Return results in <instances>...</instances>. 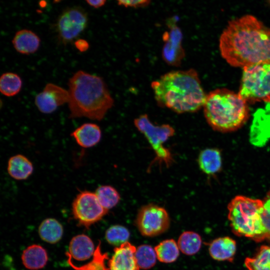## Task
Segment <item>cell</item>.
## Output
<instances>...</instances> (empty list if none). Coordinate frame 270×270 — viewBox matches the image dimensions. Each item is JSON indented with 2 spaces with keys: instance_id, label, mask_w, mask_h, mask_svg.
<instances>
[{
  "instance_id": "cb8c5ba5",
  "label": "cell",
  "mask_w": 270,
  "mask_h": 270,
  "mask_svg": "<svg viewBox=\"0 0 270 270\" xmlns=\"http://www.w3.org/2000/svg\"><path fill=\"white\" fill-rule=\"evenodd\" d=\"M202 244L200 236L192 231L183 232L179 236L178 244L180 250L184 254L192 256L200 250Z\"/></svg>"
},
{
  "instance_id": "d4e9b609",
  "label": "cell",
  "mask_w": 270,
  "mask_h": 270,
  "mask_svg": "<svg viewBox=\"0 0 270 270\" xmlns=\"http://www.w3.org/2000/svg\"><path fill=\"white\" fill-rule=\"evenodd\" d=\"M22 80L20 77L13 72L4 73L0 78V91L6 96H13L21 90Z\"/></svg>"
},
{
  "instance_id": "4dcf8cb0",
  "label": "cell",
  "mask_w": 270,
  "mask_h": 270,
  "mask_svg": "<svg viewBox=\"0 0 270 270\" xmlns=\"http://www.w3.org/2000/svg\"><path fill=\"white\" fill-rule=\"evenodd\" d=\"M263 201L264 208L262 213V219L266 230L268 238L270 239V190L267 193Z\"/></svg>"
},
{
  "instance_id": "6da1fadb",
  "label": "cell",
  "mask_w": 270,
  "mask_h": 270,
  "mask_svg": "<svg viewBox=\"0 0 270 270\" xmlns=\"http://www.w3.org/2000/svg\"><path fill=\"white\" fill-rule=\"evenodd\" d=\"M219 49L234 67L270 63V28L250 14L232 20L220 36Z\"/></svg>"
},
{
  "instance_id": "484cf974",
  "label": "cell",
  "mask_w": 270,
  "mask_h": 270,
  "mask_svg": "<svg viewBox=\"0 0 270 270\" xmlns=\"http://www.w3.org/2000/svg\"><path fill=\"white\" fill-rule=\"evenodd\" d=\"M94 193L101 205L108 210L114 207L120 199L118 190L110 185L99 186Z\"/></svg>"
},
{
  "instance_id": "30bf717a",
  "label": "cell",
  "mask_w": 270,
  "mask_h": 270,
  "mask_svg": "<svg viewBox=\"0 0 270 270\" xmlns=\"http://www.w3.org/2000/svg\"><path fill=\"white\" fill-rule=\"evenodd\" d=\"M94 192L84 190L78 193L72 204V213L78 224L88 228L100 220L108 212Z\"/></svg>"
},
{
  "instance_id": "d6a6232c",
  "label": "cell",
  "mask_w": 270,
  "mask_h": 270,
  "mask_svg": "<svg viewBox=\"0 0 270 270\" xmlns=\"http://www.w3.org/2000/svg\"><path fill=\"white\" fill-rule=\"evenodd\" d=\"M74 46L80 52L86 51L89 48L88 42L84 39H78L75 41Z\"/></svg>"
},
{
  "instance_id": "5b68a950",
  "label": "cell",
  "mask_w": 270,
  "mask_h": 270,
  "mask_svg": "<svg viewBox=\"0 0 270 270\" xmlns=\"http://www.w3.org/2000/svg\"><path fill=\"white\" fill-rule=\"evenodd\" d=\"M263 208L262 200L242 196H235L228 205V218L234 232L256 241L267 238L262 219Z\"/></svg>"
},
{
  "instance_id": "e0dca14e",
  "label": "cell",
  "mask_w": 270,
  "mask_h": 270,
  "mask_svg": "<svg viewBox=\"0 0 270 270\" xmlns=\"http://www.w3.org/2000/svg\"><path fill=\"white\" fill-rule=\"evenodd\" d=\"M40 42L38 36L27 29L16 32L12 40L14 49L19 53L26 55L36 52L39 48Z\"/></svg>"
},
{
  "instance_id": "ac0fdd59",
  "label": "cell",
  "mask_w": 270,
  "mask_h": 270,
  "mask_svg": "<svg viewBox=\"0 0 270 270\" xmlns=\"http://www.w3.org/2000/svg\"><path fill=\"white\" fill-rule=\"evenodd\" d=\"M22 260L28 269L38 270L45 266L48 261V255L44 248L34 244L27 247L22 252Z\"/></svg>"
},
{
  "instance_id": "836d02e7",
  "label": "cell",
  "mask_w": 270,
  "mask_h": 270,
  "mask_svg": "<svg viewBox=\"0 0 270 270\" xmlns=\"http://www.w3.org/2000/svg\"><path fill=\"white\" fill-rule=\"evenodd\" d=\"M86 2L90 6L95 8H98L104 6L106 1V0H86Z\"/></svg>"
},
{
  "instance_id": "4316f807",
  "label": "cell",
  "mask_w": 270,
  "mask_h": 270,
  "mask_svg": "<svg viewBox=\"0 0 270 270\" xmlns=\"http://www.w3.org/2000/svg\"><path fill=\"white\" fill-rule=\"evenodd\" d=\"M248 270H270V246H262L255 256L244 262Z\"/></svg>"
},
{
  "instance_id": "52a82bcc",
  "label": "cell",
  "mask_w": 270,
  "mask_h": 270,
  "mask_svg": "<svg viewBox=\"0 0 270 270\" xmlns=\"http://www.w3.org/2000/svg\"><path fill=\"white\" fill-rule=\"evenodd\" d=\"M137 129L148 140L155 153L152 164H164L168 167L174 162L173 156L169 149L164 146L167 140L174 134V128L168 124L154 125L146 114L140 115L134 120Z\"/></svg>"
},
{
  "instance_id": "1f68e13d",
  "label": "cell",
  "mask_w": 270,
  "mask_h": 270,
  "mask_svg": "<svg viewBox=\"0 0 270 270\" xmlns=\"http://www.w3.org/2000/svg\"><path fill=\"white\" fill-rule=\"evenodd\" d=\"M150 2L148 0H121L118 1V4L125 8H139L146 7Z\"/></svg>"
},
{
  "instance_id": "f1b7e54d",
  "label": "cell",
  "mask_w": 270,
  "mask_h": 270,
  "mask_svg": "<svg viewBox=\"0 0 270 270\" xmlns=\"http://www.w3.org/2000/svg\"><path fill=\"white\" fill-rule=\"evenodd\" d=\"M130 236L128 230L124 226L116 224L110 226L106 232L105 238L107 242L118 247L128 242Z\"/></svg>"
},
{
  "instance_id": "8fae6325",
  "label": "cell",
  "mask_w": 270,
  "mask_h": 270,
  "mask_svg": "<svg viewBox=\"0 0 270 270\" xmlns=\"http://www.w3.org/2000/svg\"><path fill=\"white\" fill-rule=\"evenodd\" d=\"M168 30L162 36L164 42L162 55L164 60L168 65L178 66L185 56L182 45L183 34L176 24V18L171 17L166 20Z\"/></svg>"
},
{
  "instance_id": "5bb4252c",
  "label": "cell",
  "mask_w": 270,
  "mask_h": 270,
  "mask_svg": "<svg viewBox=\"0 0 270 270\" xmlns=\"http://www.w3.org/2000/svg\"><path fill=\"white\" fill-rule=\"evenodd\" d=\"M136 248L128 242L116 247L107 270H139L135 257Z\"/></svg>"
},
{
  "instance_id": "d6986e66",
  "label": "cell",
  "mask_w": 270,
  "mask_h": 270,
  "mask_svg": "<svg viewBox=\"0 0 270 270\" xmlns=\"http://www.w3.org/2000/svg\"><path fill=\"white\" fill-rule=\"evenodd\" d=\"M7 170L8 174L14 179L26 180L32 174L34 166L28 158L22 154H18L9 158Z\"/></svg>"
},
{
  "instance_id": "44dd1931",
  "label": "cell",
  "mask_w": 270,
  "mask_h": 270,
  "mask_svg": "<svg viewBox=\"0 0 270 270\" xmlns=\"http://www.w3.org/2000/svg\"><path fill=\"white\" fill-rule=\"evenodd\" d=\"M200 169L208 175L218 172L222 165V156L216 148H208L200 152L198 157Z\"/></svg>"
},
{
  "instance_id": "9a60e30c",
  "label": "cell",
  "mask_w": 270,
  "mask_h": 270,
  "mask_svg": "<svg viewBox=\"0 0 270 270\" xmlns=\"http://www.w3.org/2000/svg\"><path fill=\"white\" fill-rule=\"evenodd\" d=\"M94 244L92 239L84 234H78L71 240L66 256L78 261H84L94 255Z\"/></svg>"
},
{
  "instance_id": "3957f363",
  "label": "cell",
  "mask_w": 270,
  "mask_h": 270,
  "mask_svg": "<svg viewBox=\"0 0 270 270\" xmlns=\"http://www.w3.org/2000/svg\"><path fill=\"white\" fill-rule=\"evenodd\" d=\"M68 105L70 118L101 120L114 105L103 78L80 70L69 79Z\"/></svg>"
},
{
  "instance_id": "ffe728a7",
  "label": "cell",
  "mask_w": 270,
  "mask_h": 270,
  "mask_svg": "<svg viewBox=\"0 0 270 270\" xmlns=\"http://www.w3.org/2000/svg\"><path fill=\"white\" fill-rule=\"evenodd\" d=\"M208 250L216 260H232L236 251V243L229 237L219 238L210 244Z\"/></svg>"
},
{
  "instance_id": "f546056e",
  "label": "cell",
  "mask_w": 270,
  "mask_h": 270,
  "mask_svg": "<svg viewBox=\"0 0 270 270\" xmlns=\"http://www.w3.org/2000/svg\"><path fill=\"white\" fill-rule=\"evenodd\" d=\"M108 258V254H102L100 244H99L96 249L94 258L90 262L81 266H76L72 263L68 262L71 266L76 270H107L104 261Z\"/></svg>"
},
{
  "instance_id": "83f0119b",
  "label": "cell",
  "mask_w": 270,
  "mask_h": 270,
  "mask_svg": "<svg viewBox=\"0 0 270 270\" xmlns=\"http://www.w3.org/2000/svg\"><path fill=\"white\" fill-rule=\"evenodd\" d=\"M135 257L138 267L143 270L152 268L157 258L154 248L146 244H142L136 248Z\"/></svg>"
},
{
  "instance_id": "7c38bea8",
  "label": "cell",
  "mask_w": 270,
  "mask_h": 270,
  "mask_svg": "<svg viewBox=\"0 0 270 270\" xmlns=\"http://www.w3.org/2000/svg\"><path fill=\"white\" fill-rule=\"evenodd\" d=\"M68 90L52 83H48L43 90L35 97L34 103L38 110L44 114H50L59 106L68 103Z\"/></svg>"
},
{
  "instance_id": "7a4b0ae2",
  "label": "cell",
  "mask_w": 270,
  "mask_h": 270,
  "mask_svg": "<svg viewBox=\"0 0 270 270\" xmlns=\"http://www.w3.org/2000/svg\"><path fill=\"white\" fill-rule=\"evenodd\" d=\"M158 104L178 113L194 112L204 106L206 94L193 68L172 70L152 82Z\"/></svg>"
},
{
  "instance_id": "2e32d148",
  "label": "cell",
  "mask_w": 270,
  "mask_h": 270,
  "mask_svg": "<svg viewBox=\"0 0 270 270\" xmlns=\"http://www.w3.org/2000/svg\"><path fill=\"white\" fill-rule=\"evenodd\" d=\"M71 136L80 146L90 148L100 142L102 138V131L97 124L88 122L82 124L74 130Z\"/></svg>"
},
{
  "instance_id": "603a6c76",
  "label": "cell",
  "mask_w": 270,
  "mask_h": 270,
  "mask_svg": "<svg viewBox=\"0 0 270 270\" xmlns=\"http://www.w3.org/2000/svg\"><path fill=\"white\" fill-rule=\"evenodd\" d=\"M154 248L157 259L164 263H172L175 262L180 254L178 243L174 239L162 240Z\"/></svg>"
},
{
  "instance_id": "277c9868",
  "label": "cell",
  "mask_w": 270,
  "mask_h": 270,
  "mask_svg": "<svg viewBox=\"0 0 270 270\" xmlns=\"http://www.w3.org/2000/svg\"><path fill=\"white\" fill-rule=\"evenodd\" d=\"M203 108L209 125L222 132L239 128L250 113L248 102L238 93L225 88L216 89L206 94Z\"/></svg>"
},
{
  "instance_id": "7402d4cb",
  "label": "cell",
  "mask_w": 270,
  "mask_h": 270,
  "mask_svg": "<svg viewBox=\"0 0 270 270\" xmlns=\"http://www.w3.org/2000/svg\"><path fill=\"white\" fill-rule=\"evenodd\" d=\"M38 232L42 240L50 244H54L61 240L64 230L62 226L58 220L53 218H48L40 223Z\"/></svg>"
},
{
  "instance_id": "8992f818",
  "label": "cell",
  "mask_w": 270,
  "mask_h": 270,
  "mask_svg": "<svg viewBox=\"0 0 270 270\" xmlns=\"http://www.w3.org/2000/svg\"><path fill=\"white\" fill-rule=\"evenodd\" d=\"M238 93L248 103L270 102V63L244 68Z\"/></svg>"
},
{
  "instance_id": "e575fe53",
  "label": "cell",
  "mask_w": 270,
  "mask_h": 270,
  "mask_svg": "<svg viewBox=\"0 0 270 270\" xmlns=\"http://www.w3.org/2000/svg\"><path fill=\"white\" fill-rule=\"evenodd\" d=\"M268 3L270 4V0L268 1Z\"/></svg>"
},
{
  "instance_id": "4fadbf2b",
  "label": "cell",
  "mask_w": 270,
  "mask_h": 270,
  "mask_svg": "<svg viewBox=\"0 0 270 270\" xmlns=\"http://www.w3.org/2000/svg\"><path fill=\"white\" fill-rule=\"evenodd\" d=\"M270 138V105L254 114L250 127V141L257 146L265 144Z\"/></svg>"
},
{
  "instance_id": "ba28073f",
  "label": "cell",
  "mask_w": 270,
  "mask_h": 270,
  "mask_svg": "<svg viewBox=\"0 0 270 270\" xmlns=\"http://www.w3.org/2000/svg\"><path fill=\"white\" fill-rule=\"evenodd\" d=\"M88 13L80 6L66 8L58 16L56 31L58 41L64 45L72 42L86 28Z\"/></svg>"
},
{
  "instance_id": "9c48e42d",
  "label": "cell",
  "mask_w": 270,
  "mask_h": 270,
  "mask_svg": "<svg viewBox=\"0 0 270 270\" xmlns=\"http://www.w3.org/2000/svg\"><path fill=\"white\" fill-rule=\"evenodd\" d=\"M136 224L142 236L154 237L168 229L170 218L164 208L150 204L140 208L136 216Z\"/></svg>"
}]
</instances>
